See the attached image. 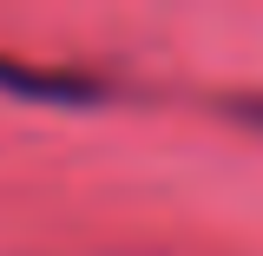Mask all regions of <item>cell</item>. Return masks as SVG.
I'll list each match as a JSON object with an SVG mask.
<instances>
[{
  "mask_svg": "<svg viewBox=\"0 0 263 256\" xmlns=\"http://www.w3.org/2000/svg\"><path fill=\"white\" fill-rule=\"evenodd\" d=\"M250 119H257V125H263V105H257V112H250Z\"/></svg>",
  "mask_w": 263,
  "mask_h": 256,
  "instance_id": "1",
  "label": "cell"
}]
</instances>
